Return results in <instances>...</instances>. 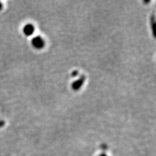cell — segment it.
<instances>
[{
    "label": "cell",
    "instance_id": "8992f818",
    "mask_svg": "<svg viewBox=\"0 0 156 156\" xmlns=\"http://www.w3.org/2000/svg\"><path fill=\"white\" fill-rule=\"evenodd\" d=\"M2 9H3V4L1 2H0V10H2Z\"/></svg>",
    "mask_w": 156,
    "mask_h": 156
},
{
    "label": "cell",
    "instance_id": "7a4b0ae2",
    "mask_svg": "<svg viewBox=\"0 0 156 156\" xmlns=\"http://www.w3.org/2000/svg\"><path fill=\"white\" fill-rule=\"evenodd\" d=\"M85 78L84 76L80 77L79 79L72 83V89L74 90H78L81 89V87L83 85Z\"/></svg>",
    "mask_w": 156,
    "mask_h": 156
},
{
    "label": "cell",
    "instance_id": "277c9868",
    "mask_svg": "<svg viewBox=\"0 0 156 156\" xmlns=\"http://www.w3.org/2000/svg\"><path fill=\"white\" fill-rule=\"evenodd\" d=\"M5 122L4 120H0V128H2V127H3L5 126Z\"/></svg>",
    "mask_w": 156,
    "mask_h": 156
},
{
    "label": "cell",
    "instance_id": "5b68a950",
    "mask_svg": "<svg viewBox=\"0 0 156 156\" xmlns=\"http://www.w3.org/2000/svg\"><path fill=\"white\" fill-rule=\"evenodd\" d=\"M72 76L76 77V76H77L78 75V72H76V71H75V72H72Z\"/></svg>",
    "mask_w": 156,
    "mask_h": 156
},
{
    "label": "cell",
    "instance_id": "6da1fadb",
    "mask_svg": "<svg viewBox=\"0 0 156 156\" xmlns=\"http://www.w3.org/2000/svg\"><path fill=\"white\" fill-rule=\"evenodd\" d=\"M31 44L35 49L40 50V49H42L44 47L45 41L42 37L37 36L32 39Z\"/></svg>",
    "mask_w": 156,
    "mask_h": 156
},
{
    "label": "cell",
    "instance_id": "3957f363",
    "mask_svg": "<svg viewBox=\"0 0 156 156\" xmlns=\"http://www.w3.org/2000/svg\"><path fill=\"white\" fill-rule=\"evenodd\" d=\"M23 32L25 35L27 37L31 36L35 32V27L31 23H27L23 27Z\"/></svg>",
    "mask_w": 156,
    "mask_h": 156
}]
</instances>
